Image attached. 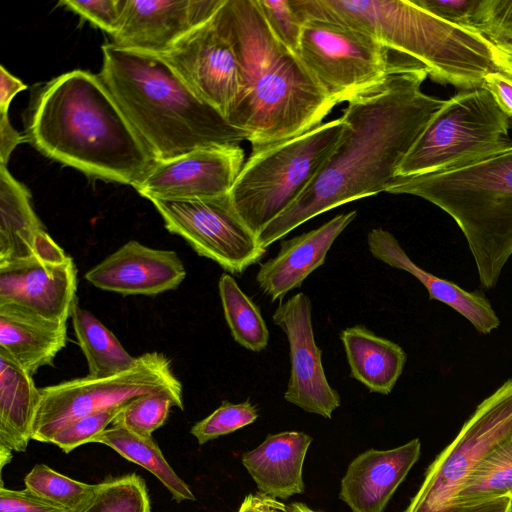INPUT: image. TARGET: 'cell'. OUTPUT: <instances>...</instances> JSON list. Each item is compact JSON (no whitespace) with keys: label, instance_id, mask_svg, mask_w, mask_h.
<instances>
[{"label":"cell","instance_id":"1","mask_svg":"<svg viewBox=\"0 0 512 512\" xmlns=\"http://www.w3.org/2000/svg\"><path fill=\"white\" fill-rule=\"evenodd\" d=\"M427 76L408 57L393 60L382 81L347 101L337 145L297 200L256 235L262 248L321 213L386 191L445 102L422 91Z\"/></svg>","mask_w":512,"mask_h":512},{"label":"cell","instance_id":"18","mask_svg":"<svg viewBox=\"0 0 512 512\" xmlns=\"http://www.w3.org/2000/svg\"><path fill=\"white\" fill-rule=\"evenodd\" d=\"M420 453L421 443L416 438L396 448L359 454L341 480L340 499L352 512H383Z\"/></svg>","mask_w":512,"mask_h":512},{"label":"cell","instance_id":"31","mask_svg":"<svg viewBox=\"0 0 512 512\" xmlns=\"http://www.w3.org/2000/svg\"><path fill=\"white\" fill-rule=\"evenodd\" d=\"M76 512H151L146 483L135 473L109 477Z\"/></svg>","mask_w":512,"mask_h":512},{"label":"cell","instance_id":"25","mask_svg":"<svg viewBox=\"0 0 512 512\" xmlns=\"http://www.w3.org/2000/svg\"><path fill=\"white\" fill-rule=\"evenodd\" d=\"M339 336L350 367V377L370 392L391 393L407 360L403 348L363 325L345 328Z\"/></svg>","mask_w":512,"mask_h":512},{"label":"cell","instance_id":"47","mask_svg":"<svg viewBox=\"0 0 512 512\" xmlns=\"http://www.w3.org/2000/svg\"><path fill=\"white\" fill-rule=\"evenodd\" d=\"M12 459V450L0 445V467L1 471L3 467L8 464Z\"/></svg>","mask_w":512,"mask_h":512},{"label":"cell","instance_id":"2","mask_svg":"<svg viewBox=\"0 0 512 512\" xmlns=\"http://www.w3.org/2000/svg\"><path fill=\"white\" fill-rule=\"evenodd\" d=\"M214 20L241 72V89L226 119L248 135L252 153L322 124L336 103L299 55L273 35L256 0H226Z\"/></svg>","mask_w":512,"mask_h":512},{"label":"cell","instance_id":"24","mask_svg":"<svg viewBox=\"0 0 512 512\" xmlns=\"http://www.w3.org/2000/svg\"><path fill=\"white\" fill-rule=\"evenodd\" d=\"M51 239L33 209L29 190L0 165V264L29 258Z\"/></svg>","mask_w":512,"mask_h":512},{"label":"cell","instance_id":"17","mask_svg":"<svg viewBox=\"0 0 512 512\" xmlns=\"http://www.w3.org/2000/svg\"><path fill=\"white\" fill-rule=\"evenodd\" d=\"M186 270L172 250L131 240L85 273L93 286L121 295L153 296L179 287Z\"/></svg>","mask_w":512,"mask_h":512},{"label":"cell","instance_id":"21","mask_svg":"<svg viewBox=\"0 0 512 512\" xmlns=\"http://www.w3.org/2000/svg\"><path fill=\"white\" fill-rule=\"evenodd\" d=\"M367 245L374 258L412 274L426 287L431 300L440 301L460 313L478 332L489 334L499 327L498 316L481 293L468 292L416 265L389 231L383 228L370 230Z\"/></svg>","mask_w":512,"mask_h":512},{"label":"cell","instance_id":"38","mask_svg":"<svg viewBox=\"0 0 512 512\" xmlns=\"http://www.w3.org/2000/svg\"><path fill=\"white\" fill-rule=\"evenodd\" d=\"M59 5L73 11L113 37L120 26L125 0H62Z\"/></svg>","mask_w":512,"mask_h":512},{"label":"cell","instance_id":"5","mask_svg":"<svg viewBox=\"0 0 512 512\" xmlns=\"http://www.w3.org/2000/svg\"><path fill=\"white\" fill-rule=\"evenodd\" d=\"M300 19H320L357 29L387 50L426 68L428 76L461 90L483 86L501 72L495 45L483 34L450 23L413 0H291Z\"/></svg>","mask_w":512,"mask_h":512},{"label":"cell","instance_id":"45","mask_svg":"<svg viewBox=\"0 0 512 512\" xmlns=\"http://www.w3.org/2000/svg\"><path fill=\"white\" fill-rule=\"evenodd\" d=\"M454 512H512V496H502L465 505Z\"/></svg>","mask_w":512,"mask_h":512},{"label":"cell","instance_id":"34","mask_svg":"<svg viewBox=\"0 0 512 512\" xmlns=\"http://www.w3.org/2000/svg\"><path fill=\"white\" fill-rule=\"evenodd\" d=\"M258 416L257 407L248 400L237 404L223 401L210 415L194 424L190 433L202 445L252 424Z\"/></svg>","mask_w":512,"mask_h":512},{"label":"cell","instance_id":"6","mask_svg":"<svg viewBox=\"0 0 512 512\" xmlns=\"http://www.w3.org/2000/svg\"><path fill=\"white\" fill-rule=\"evenodd\" d=\"M385 192L420 197L450 215L467 241L481 285L496 286L512 256V142L458 167L396 177Z\"/></svg>","mask_w":512,"mask_h":512},{"label":"cell","instance_id":"48","mask_svg":"<svg viewBox=\"0 0 512 512\" xmlns=\"http://www.w3.org/2000/svg\"><path fill=\"white\" fill-rule=\"evenodd\" d=\"M287 512H319L311 509L304 503L294 502L288 506Z\"/></svg>","mask_w":512,"mask_h":512},{"label":"cell","instance_id":"14","mask_svg":"<svg viewBox=\"0 0 512 512\" xmlns=\"http://www.w3.org/2000/svg\"><path fill=\"white\" fill-rule=\"evenodd\" d=\"M244 163V151L237 144L203 147L156 160L134 188L149 200L218 197L229 194Z\"/></svg>","mask_w":512,"mask_h":512},{"label":"cell","instance_id":"7","mask_svg":"<svg viewBox=\"0 0 512 512\" xmlns=\"http://www.w3.org/2000/svg\"><path fill=\"white\" fill-rule=\"evenodd\" d=\"M343 128L340 117L251 153L229 197L255 235L304 192L334 150Z\"/></svg>","mask_w":512,"mask_h":512},{"label":"cell","instance_id":"41","mask_svg":"<svg viewBox=\"0 0 512 512\" xmlns=\"http://www.w3.org/2000/svg\"><path fill=\"white\" fill-rule=\"evenodd\" d=\"M483 86L491 93L500 109L512 120V79L503 72L485 76Z\"/></svg>","mask_w":512,"mask_h":512},{"label":"cell","instance_id":"42","mask_svg":"<svg viewBox=\"0 0 512 512\" xmlns=\"http://www.w3.org/2000/svg\"><path fill=\"white\" fill-rule=\"evenodd\" d=\"M27 139L10 123L8 113H0V162L7 165L14 149Z\"/></svg>","mask_w":512,"mask_h":512},{"label":"cell","instance_id":"15","mask_svg":"<svg viewBox=\"0 0 512 512\" xmlns=\"http://www.w3.org/2000/svg\"><path fill=\"white\" fill-rule=\"evenodd\" d=\"M161 57L226 118L241 89V72L232 44L214 17L189 31Z\"/></svg>","mask_w":512,"mask_h":512},{"label":"cell","instance_id":"49","mask_svg":"<svg viewBox=\"0 0 512 512\" xmlns=\"http://www.w3.org/2000/svg\"><path fill=\"white\" fill-rule=\"evenodd\" d=\"M510 496H512V494Z\"/></svg>","mask_w":512,"mask_h":512},{"label":"cell","instance_id":"29","mask_svg":"<svg viewBox=\"0 0 512 512\" xmlns=\"http://www.w3.org/2000/svg\"><path fill=\"white\" fill-rule=\"evenodd\" d=\"M224 317L234 340L252 352L264 350L269 341V331L259 307L227 273L218 282Z\"/></svg>","mask_w":512,"mask_h":512},{"label":"cell","instance_id":"20","mask_svg":"<svg viewBox=\"0 0 512 512\" xmlns=\"http://www.w3.org/2000/svg\"><path fill=\"white\" fill-rule=\"evenodd\" d=\"M192 29L190 0H125L112 44L161 56Z\"/></svg>","mask_w":512,"mask_h":512},{"label":"cell","instance_id":"19","mask_svg":"<svg viewBox=\"0 0 512 512\" xmlns=\"http://www.w3.org/2000/svg\"><path fill=\"white\" fill-rule=\"evenodd\" d=\"M356 211L341 213L309 232L282 240L278 254L260 264L256 281L271 301L281 300L325 263L336 238L355 219Z\"/></svg>","mask_w":512,"mask_h":512},{"label":"cell","instance_id":"22","mask_svg":"<svg viewBox=\"0 0 512 512\" xmlns=\"http://www.w3.org/2000/svg\"><path fill=\"white\" fill-rule=\"evenodd\" d=\"M312 442L299 431L269 434L256 448L242 455V464L260 493L275 499H288L305 490L303 463Z\"/></svg>","mask_w":512,"mask_h":512},{"label":"cell","instance_id":"4","mask_svg":"<svg viewBox=\"0 0 512 512\" xmlns=\"http://www.w3.org/2000/svg\"><path fill=\"white\" fill-rule=\"evenodd\" d=\"M100 77L155 160L237 144L248 135L198 97L161 56L102 46Z\"/></svg>","mask_w":512,"mask_h":512},{"label":"cell","instance_id":"39","mask_svg":"<svg viewBox=\"0 0 512 512\" xmlns=\"http://www.w3.org/2000/svg\"><path fill=\"white\" fill-rule=\"evenodd\" d=\"M413 2L441 19L476 31L482 0H413Z\"/></svg>","mask_w":512,"mask_h":512},{"label":"cell","instance_id":"9","mask_svg":"<svg viewBox=\"0 0 512 512\" xmlns=\"http://www.w3.org/2000/svg\"><path fill=\"white\" fill-rule=\"evenodd\" d=\"M182 394L170 359L163 353L148 352L137 364L114 376H85L40 389L41 400L35 416L32 440L50 443L67 423L101 410L124 406L148 393Z\"/></svg>","mask_w":512,"mask_h":512},{"label":"cell","instance_id":"33","mask_svg":"<svg viewBox=\"0 0 512 512\" xmlns=\"http://www.w3.org/2000/svg\"><path fill=\"white\" fill-rule=\"evenodd\" d=\"M182 396L173 392L141 395L128 402L114 420L140 434L152 435L165 423L171 407L184 409Z\"/></svg>","mask_w":512,"mask_h":512},{"label":"cell","instance_id":"40","mask_svg":"<svg viewBox=\"0 0 512 512\" xmlns=\"http://www.w3.org/2000/svg\"><path fill=\"white\" fill-rule=\"evenodd\" d=\"M0 512H68L67 510L48 502L33 494L27 488L24 490L7 489L1 483Z\"/></svg>","mask_w":512,"mask_h":512},{"label":"cell","instance_id":"16","mask_svg":"<svg viewBox=\"0 0 512 512\" xmlns=\"http://www.w3.org/2000/svg\"><path fill=\"white\" fill-rule=\"evenodd\" d=\"M310 298L303 292L280 301L272 320L287 337L290 377L284 399L308 413L330 419L341 405L339 393L328 383L322 350L317 346Z\"/></svg>","mask_w":512,"mask_h":512},{"label":"cell","instance_id":"11","mask_svg":"<svg viewBox=\"0 0 512 512\" xmlns=\"http://www.w3.org/2000/svg\"><path fill=\"white\" fill-rule=\"evenodd\" d=\"M297 54L336 105L382 81L393 62L371 36L320 19L305 21Z\"/></svg>","mask_w":512,"mask_h":512},{"label":"cell","instance_id":"10","mask_svg":"<svg viewBox=\"0 0 512 512\" xmlns=\"http://www.w3.org/2000/svg\"><path fill=\"white\" fill-rule=\"evenodd\" d=\"M512 433V379L481 402L455 439L429 466L405 512H452L470 474Z\"/></svg>","mask_w":512,"mask_h":512},{"label":"cell","instance_id":"8","mask_svg":"<svg viewBox=\"0 0 512 512\" xmlns=\"http://www.w3.org/2000/svg\"><path fill=\"white\" fill-rule=\"evenodd\" d=\"M510 125L484 86L460 90L431 117L397 177L442 171L489 155L511 143Z\"/></svg>","mask_w":512,"mask_h":512},{"label":"cell","instance_id":"28","mask_svg":"<svg viewBox=\"0 0 512 512\" xmlns=\"http://www.w3.org/2000/svg\"><path fill=\"white\" fill-rule=\"evenodd\" d=\"M75 336L88 366V376L104 378L133 368L138 357L130 355L117 337L90 311L75 302L72 313Z\"/></svg>","mask_w":512,"mask_h":512},{"label":"cell","instance_id":"46","mask_svg":"<svg viewBox=\"0 0 512 512\" xmlns=\"http://www.w3.org/2000/svg\"><path fill=\"white\" fill-rule=\"evenodd\" d=\"M494 45L500 71L512 79V45Z\"/></svg>","mask_w":512,"mask_h":512},{"label":"cell","instance_id":"23","mask_svg":"<svg viewBox=\"0 0 512 512\" xmlns=\"http://www.w3.org/2000/svg\"><path fill=\"white\" fill-rule=\"evenodd\" d=\"M67 343V321L42 317L14 304H0V349L32 376L53 364Z\"/></svg>","mask_w":512,"mask_h":512},{"label":"cell","instance_id":"26","mask_svg":"<svg viewBox=\"0 0 512 512\" xmlns=\"http://www.w3.org/2000/svg\"><path fill=\"white\" fill-rule=\"evenodd\" d=\"M40 400L32 375L0 349V445L26 450Z\"/></svg>","mask_w":512,"mask_h":512},{"label":"cell","instance_id":"13","mask_svg":"<svg viewBox=\"0 0 512 512\" xmlns=\"http://www.w3.org/2000/svg\"><path fill=\"white\" fill-rule=\"evenodd\" d=\"M76 289L75 263L53 239L29 258L0 264V304L67 321L77 301Z\"/></svg>","mask_w":512,"mask_h":512},{"label":"cell","instance_id":"44","mask_svg":"<svg viewBox=\"0 0 512 512\" xmlns=\"http://www.w3.org/2000/svg\"><path fill=\"white\" fill-rule=\"evenodd\" d=\"M27 88L22 81L10 72L4 66L0 67V113H8L12 99Z\"/></svg>","mask_w":512,"mask_h":512},{"label":"cell","instance_id":"37","mask_svg":"<svg viewBox=\"0 0 512 512\" xmlns=\"http://www.w3.org/2000/svg\"><path fill=\"white\" fill-rule=\"evenodd\" d=\"M476 31L497 45H512V0H482Z\"/></svg>","mask_w":512,"mask_h":512},{"label":"cell","instance_id":"43","mask_svg":"<svg viewBox=\"0 0 512 512\" xmlns=\"http://www.w3.org/2000/svg\"><path fill=\"white\" fill-rule=\"evenodd\" d=\"M288 506L263 493L248 494L237 512H287Z\"/></svg>","mask_w":512,"mask_h":512},{"label":"cell","instance_id":"27","mask_svg":"<svg viewBox=\"0 0 512 512\" xmlns=\"http://www.w3.org/2000/svg\"><path fill=\"white\" fill-rule=\"evenodd\" d=\"M111 424L110 428L95 436L91 442L109 446L123 458L152 473L176 502L195 500L190 487L166 461L152 435L140 434L115 420Z\"/></svg>","mask_w":512,"mask_h":512},{"label":"cell","instance_id":"32","mask_svg":"<svg viewBox=\"0 0 512 512\" xmlns=\"http://www.w3.org/2000/svg\"><path fill=\"white\" fill-rule=\"evenodd\" d=\"M24 483L33 494L68 512L80 509L97 488V484L77 481L45 464H36L25 476Z\"/></svg>","mask_w":512,"mask_h":512},{"label":"cell","instance_id":"35","mask_svg":"<svg viewBox=\"0 0 512 512\" xmlns=\"http://www.w3.org/2000/svg\"><path fill=\"white\" fill-rule=\"evenodd\" d=\"M125 406V405H124ZM124 406H118L101 410L95 413L77 418L64 425L50 440V443L58 446L63 452L69 453L107 429L119 415Z\"/></svg>","mask_w":512,"mask_h":512},{"label":"cell","instance_id":"12","mask_svg":"<svg viewBox=\"0 0 512 512\" xmlns=\"http://www.w3.org/2000/svg\"><path fill=\"white\" fill-rule=\"evenodd\" d=\"M166 229L231 274H241L266 253L235 210L229 194L202 199H151Z\"/></svg>","mask_w":512,"mask_h":512},{"label":"cell","instance_id":"30","mask_svg":"<svg viewBox=\"0 0 512 512\" xmlns=\"http://www.w3.org/2000/svg\"><path fill=\"white\" fill-rule=\"evenodd\" d=\"M511 494L512 433L470 474L453 502L452 512L465 505Z\"/></svg>","mask_w":512,"mask_h":512},{"label":"cell","instance_id":"3","mask_svg":"<svg viewBox=\"0 0 512 512\" xmlns=\"http://www.w3.org/2000/svg\"><path fill=\"white\" fill-rule=\"evenodd\" d=\"M26 139L89 177L133 187L156 161L100 75L79 69L41 88Z\"/></svg>","mask_w":512,"mask_h":512},{"label":"cell","instance_id":"36","mask_svg":"<svg viewBox=\"0 0 512 512\" xmlns=\"http://www.w3.org/2000/svg\"><path fill=\"white\" fill-rule=\"evenodd\" d=\"M273 35L287 48L298 53L304 22L291 0H256Z\"/></svg>","mask_w":512,"mask_h":512}]
</instances>
